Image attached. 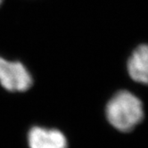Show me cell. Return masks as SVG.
Segmentation results:
<instances>
[{"instance_id":"obj_1","label":"cell","mask_w":148,"mask_h":148,"mask_svg":"<svg viewBox=\"0 0 148 148\" xmlns=\"http://www.w3.org/2000/svg\"><path fill=\"white\" fill-rule=\"evenodd\" d=\"M106 117L113 128L129 132L144 118L142 102L129 91H120L107 103Z\"/></svg>"},{"instance_id":"obj_5","label":"cell","mask_w":148,"mask_h":148,"mask_svg":"<svg viewBox=\"0 0 148 148\" xmlns=\"http://www.w3.org/2000/svg\"><path fill=\"white\" fill-rule=\"evenodd\" d=\"M2 1H3V0H0V5H1V3H2Z\"/></svg>"},{"instance_id":"obj_4","label":"cell","mask_w":148,"mask_h":148,"mask_svg":"<svg viewBox=\"0 0 148 148\" xmlns=\"http://www.w3.org/2000/svg\"><path fill=\"white\" fill-rule=\"evenodd\" d=\"M128 71L130 78L146 84L148 80V47L146 45L137 47L130 56L128 62Z\"/></svg>"},{"instance_id":"obj_3","label":"cell","mask_w":148,"mask_h":148,"mask_svg":"<svg viewBox=\"0 0 148 148\" xmlns=\"http://www.w3.org/2000/svg\"><path fill=\"white\" fill-rule=\"evenodd\" d=\"M29 148H67L65 136L60 130L34 127L28 135Z\"/></svg>"},{"instance_id":"obj_2","label":"cell","mask_w":148,"mask_h":148,"mask_svg":"<svg viewBox=\"0 0 148 148\" xmlns=\"http://www.w3.org/2000/svg\"><path fill=\"white\" fill-rule=\"evenodd\" d=\"M0 84L11 92H23L32 85V78L20 62L7 61L0 56Z\"/></svg>"}]
</instances>
